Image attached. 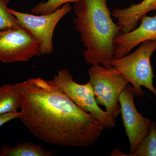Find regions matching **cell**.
<instances>
[{"label": "cell", "instance_id": "3957f363", "mask_svg": "<svg viewBox=\"0 0 156 156\" xmlns=\"http://www.w3.org/2000/svg\"><path fill=\"white\" fill-rule=\"evenodd\" d=\"M140 45L133 53L120 58H113L110 61V65L115 68L126 80L132 84L135 96L140 97L144 95L141 88L144 87L156 96L151 63V56L156 50V41H146Z\"/></svg>", "mask_w": 156, "mask_h": 156}, {"label": "cell", "instance_id": "277c9868", "mask_svg": "<svg viewBox=\"0 0 156 156\" xmlns=\"http://www.w3.org/2000/svg\"><path fill=\"white\" fill-rule=\"evenodd\" d=\"M98 105L117 118L121 112L119 98L128 82L115 68L105 67L100 64L92 65L88 71Z\"/></svg>", "mask_w": 156, "mask_h": 156}, {"label": "cell", "instance_id": "6da1fadb", "mask_svg": "<svg viewBox=\"0 0 156 156\" xmlns=\"http://www.w3.org/2000/svg\"><path fill=\"white\" fill-rule=\"evenodd\" d=\"M20 109L19 119L44 142L59 146L87 147L105 128L76 104L53 80L31 78L14 84Z\"/></svg>", "mask_w": 156, "mask_h": 156}, {"label": "cell", "instance_id": "52a82bcc", "mask_svg": "<svg viewBox=\"0 0 156 156\" xmlns=\"http://www.w3.org/2000/svg\"><path fill=\"white\" fill-rule=\"evenodd\" d=\"M41 55L39 42L21 26L0 31L1 62H25Z\"/></svg>", "mask_w": 156, "mask_h": 156}, {"label": "cell", "instance_id": "8992f818", "mask_svg": "<svg viewBox=\"0 0 156 156\" xmlns=\"http://www.w3.org/2000/svg\"><path fill=\"white\" fill-rule=\"evenodd\" d=\"M69 4H65L50 14L37 15L23 13L9 9L17 18L20 25L27 30L40 43L42 55H49L53 51V35L58 22L72 10Z\"/></svg>", "mask_w": 156, "mask_h": 156}, {"label": "cell", "instance_id": "2e32d148", "mask_svg": "<svg viewBox=\"0 0 156 156\" xmlns=\"http://www.w3.org/2000/svg\"><path fill=\"white\" fill-rule=\"evenodd\" d=\"M20 115V112L0 115V127L10 121L15 119H19Z\"/></svg>", "mask_w": 156, "mask_h": 156}, {"label": "cell", "instance_id": "4fadbf2b", "mask_svg": "<svg viewBox=\"0 0 156 156\" xmlns=\"http://www.w3.org/2000/svg\"><path fill=\"white\" fill-rule=\"evenodd\" d=\"M130 156H156V123L151 124L147 135L143 139L139 147Z\"/></svg>", "mask_w": 156, "mask_h": 156}, {"label": "cell", "instance_id": "5b68a950", "mask_svg": "<svg viewBox=\"0 0 156 156\" xmlns=\"http://www.w3.org/2000/svg\"><path fill=\"white\" fill-rule=\"evenodd\" d=\"M53 80L65 94L78 106L89 112L105 128L112 129L115 125V118L98 106L95 99L92 84L78 83L74 80L72 75L66 69L59 70Z\"/></svg>", "mask_w": 156, "mask_h": 156}, {"label": "cell", "instance_id": "30bf717a", "mask_svg": "<svg viewBox=\"0 0 156 156\" xmlns=\"http://www.w3.org/2000/svg\"><path fill=\"white\" fill-rule=\"evenodd\" d=\"M156 11V0H143L125 9L113 10L112 16L117 20L122 33L129 32L136 28L140 20L151 11Z\"/></svg>", "mask_w": 156, "mask_h": 156}, {"label": "cell", "instance_id": "7a4b0ae2", "mask_svg": "<svg viewBox=\"0 0 156 156\" xmlns=\"http://www.w3.org/2000/svg\"><path fill=\"white\" fill-rule=\"evenodd\" d=\"M110 0H79L75 3L73 22L80 34L88 64L110 67L114 56V41L121 33L112 17L107 2Z\"/></svg>", "mask_w": 156, "mask_h": 156}, {"label": "cell", "instance_id": "5bb4252c", "mask_svg": "<svg viewBox=\"0 0 156 156\" xmlns=\"http://www.w3.org/2000/svg\"><path fill=\"white\" fill-rule=\"evenodd\" d=\"M79 0H48L36 5L31 10L32 14L44 15L50 14L65 4L76 3Z\"/></svg>", "mask_w": 156, "mask_h": 156}, {"label": "cell", "instance_id": "9a60e30c", "mask_svg": "<svg viewBox=\"0 0 156 156\" xmlns=\"http://www.w3.org/2000/svg\"><path fill=\"white\" fill-rule=\"evenodd\" d=\"M10 0H0V31L20 26L19 22L9 10Z\"/></svg>", "mask_w": 156, "mask_h": 156}, {"label": "cell", "instance_id": "8fae6325", "mask_svg": "<svg viewBox=\"0 0 156 156\" xmlns=\"http://www.w3.org/2000/svg\"><path fill=\"white\" fill-rule=\"evenodd\" d=\"M56 151L47 150L41 146L30 142H22L14 147L3 144L0 147V156H53Z\"/></svg>", "mask_w": 156, "mask_h": 156}, {"label": "cell", "instance_id": "7c38bea8", "mask_svg": "<svg viewBox=\"0 0 156 156\" xmlns=\"http://www.w3.org/2000/svg\"><path fill=\"white\" fill-rule=\"evenodd\" d=\"M20 104L14 85L5 84L0 87V115L18 112Z\"/></svg>", "mask_w": 156, "mask_h": 156}, {"label": "cell", "instance_id": "9c48e42d", "mask_svg": "<svg viewBox=\"0 0 156 156\" xmlns=\"http://www.w3.org/2000/svg\"><path fill=\"white\" fill-rule=\"evenodd\" d=\"M137 28L119 34L115 39L114 56L119 58L131 53L137 45L146 41H156V15L144 16Z\"/></svg>", "mask_w": 156, "mask_h": 156}, {"label": "cell", "instance_id": "ba28073f", "mask_svg": "<svg viewBox=\"0 0 156 156\" xmlns=\"http://www.w3.org/2000/svg\"><path fill=\"white\" fill-rule=\"evenodd\" d=\"M134 88L128 85L119 98L120 113L130 144L128 155L134 153L139 147L143 139L149 132L151 124L150 120L137 112L134 103Z\"/></svg>", "mask_w": 156, "mask_h": 156}]
</instances>
